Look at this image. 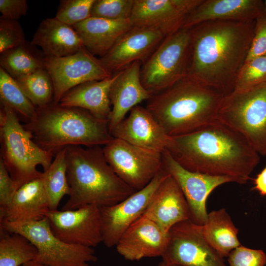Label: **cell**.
<instances>
[{"mask_svg":"<svg viewBox=\"0 0 266 266\" xmlns=\"http://www.w3.org/2000/svg\"><path fill=\"white\" fill-rule=\"evenodd\" d=\"M224 95L189 77L152 95L146 108L169 137L187 134L218 121Z\"/></svg>","mask_w":266,"mask_h":266,"instance_id":"3957f363","label":"cell"},{"mask_svg":"<svg viewBox=\"0 0 266 266\" xmlns=\"http://www.w3.org/2000/svg\"><path fill=\"white\" fill-rule=\"evenodd\" d=\"M141 66L140 62L136 61L118 71L111 87L109 97L112 107L108 123L110 133L133 107L152 96L141 82Z\"/></svg>","mask_w":266,"mask_h":266,"instance_id":"7402d4cb","label":"cell"},{"mask_svg":"<svg viewBox=\"0 0 266 266\" xmlns=\"http://www.w3.org/2000/svg\"><path fill=\"white\" fill-rule=\"evenodd\" d=\"M230 266H264L266 255L262 250L239 246L232 250L228 256Z\"/></svg>","mask_w":266,"mask_h":266,"instance_id":"8d00e7d4","label":"cell"},{"mask_svg":"<svg viewBox=\"0 0 266 266\" xmlns=\"http://www.w3.org/2000/svg\"><path fill=\"white\" fill-rule=\"evenodd\" d=\"M265 16L262 0H204L186 17L182 29L207 21H253Z\"/></svg>","mask_w":266,"mask_h":266,"instance_id":"44dd1931","label":"cell"},{"mask_svg":"<svg viewBox=\"0 0 266 266\" xmlns=\"http://www.w3.org/2000/svg\"><path fill=\"white\" fill-rule=\"evenodd\" d=\"M165 38L157 30L133 27L100 59L112 73L123 70L136 61L140 62L142 65Z\"/></svg>","mask_w":266,"mask_h":266,"instance_id":"e0dca14e","label":"cell"},{"mask_svg":"<svg viewBox=\"0 0 266 266\" xmlns=\"http://www.w3.org/2000/svg\"><path fill=\"white\" fill-rule=\"evenodd\" d=\"M166 150L187 170L229 177L240 184L249 180L260 161V154L240 134L218 120L170 137Z\"/></svg>","mask_w":266,"mask_h":266,"instance_id":"7a4b0ae2","label":"cell"},{"mask_svg":"<svg viewBox=\"0 0 266 266\" xmlns=\"http://www.w3.org/2000/svg\"><path fill=\"white\" fill-rule=\"evenodd\" d=\"M168 233L142 215L124 233L116 247L118 253L129 261L162 257L167 245Z\"/></svg>","mask_w":266,"mask_h":266,"instance_id":"ac0fdd59","label":"cell"},{"mask_svg":"<svg viewBox=\"0 0 266 266\" xmlns=\"http://www.w3.org/2000/svg\"><path fill=\"white\" fill-rule=\"evenodd\" d=\"M17 190L14 181L0 158V209L8 206Z\"/></svg>","mask_w":266,"mask_h":266,"instance_id":"f35d334b","label":"cell"},{"mask_svg":"<svg viewBox=\"0 0 266 266\" xmlns=\"http://www.w3.org/2000/svg\"><path fill=\"white\" fill-rule=\"evenodd\" d=\"M115 173L135 191L147 185L162 167V153L113 137L102 148Z\"/></svg>","mask_w":266,"mask_h":266,"instance_id":"30bf717a","label":"cell"},{"mask_svg":"<svg viewBox=\"0 0 266 266\" xmlns=\"http://www.w3.org/2000/svg\"><path fill=\"white\" fill-rule=\"evenodd\" d=\"M112 136L135 146L162 153L170 137L146 108L137 105L110 132Z\"/></svg>","mask_w":266,"mask_h":266,"instance_id":"d6986e66","label":"cell"},{"mask_svg":"<svg viewBox=\"0 0 266 266\" xmlns=\"http://www.w3.org/2000/svg\"><path fill=\"white\" fill-rule=\"evenodd\" d=\"M0 226V230L27 237L37 249L34 261L38 263L48 266H81L97 260L93 248L69 244L57 237L46 217L28 223L3 221Z\"/></svg>","mask_w":266,"mask_h":266,"instance_id":"9c48e42d","label":"cell"},{"mask_svg":"<svg viewBox=\"0 0 266 266\" xmlns=\"http://www.w3.org/2000/svg\"><path fill=\"white\" fill-rule=\"evenodd\" d=\"M217 119L240 134L260 155H266V82L224 96Z\"/></svg>","mask_w":266,"mask_h":266,"instance_id":"52a82bcc","label":"cell"},{"mask_svg":"<svg viewBox=\"0 0 266 266\" xmlns=\"http://www.w3.org/2000/svg\"><path fill=\"white\" fill-rule=\"evenodd\" d=\"M118 74V71L106 79L80 84L67 92L59 103L63 106L85 109L108 124L112 111L110 90Z\"/></svg>","mask_w":266,"mask_h":266,"instance_id":"cb8c5ba5","label":"cell"},{"mask_svg":"<svg viewBox=\"0 0 266 266\" xmlns=\"http://www.w3.org/2000/svg\"><path fill=\"white\" fill-rule=\"evenodd\" d=\"M28 9L26 0H0V12L2 18L18 20L26 15Z\"/></svg>","mask_w":266,"mask_h":266,"instance_id":"ab89813d","label":"cell"},{"mask_svg":"<svg viewBox=\"0 0 266 266\" xmlns=\"http://www.w3.org/2000/svg\"><path fill=\"white\" fill-rule=\"evenodd\" d=\"M15 79L36 108L45 107L53 102V84L51 76L45 67Z\"/></svg>","mask_w":266,"mask_h":266,"instance_id":"4dcf8cb0","label":"cell"},{"mask_svg":"<svg viewBox=\"0 0 266 266\" xmlns=\"http://www.w3.org/2000/svg\"><path fill=\"white\" fill-rule=\"evenodd\" d=\"M265 82H266V56L244 62L237 74L234 90H248Z\"/></svg>","mask_w":266,"mask_h":266,"instance_id":"d6a6232c","label":"cell"},{"mask_svg":"<svg viewBox=\"0 0 266 266\" xmlns=\"http://www.w3.org/2000/svg\"><path fill=\"white\" fill-rule=\"evenodd\" d=\"M162 166L181 189L189 206L190 220L200 226L204 224L207 218L206 202L210 194L223 184L235 183L229 177L210 175L187 170L166 150L162 153Z\"/></svg>","mask_w":266,"mask_h":266,"instance_id":"9a60e30c","label":"cell"},{"mask_svg":"<svg viewBox=\"0 0 266 266\" xmlns=\"http://www.w3.org/2000/svg\"><path fill=\"white\" fill-rule=\"evenodd\" d=\"M256 21H207L189 29L192 50L189 77L224 96L234 89L246 61Z\"/></svg>","mask_w":266,"mask_h":266,"instance_id":"6da1fadb","label":"cell"},{"mask_svg":"<svg viewBox=\"0 0 266 266\" xmlns=\"http://www.w3.org/2000/svg\"><path fill=\"white\" fill-rule=\"evenodd\" d=\"M45 68L52 80L53 103H59L64 95L82 83L111 77V73L100 58L85 46L77 53L63 57H45Z\"/></svg>","mask_w":266,"mask_h":266,"instance_id":"8fae6325","label":"cell"},{"mask_svg":"<svg viewBox=\"0 0 266 266\" xmlns=\"http://www.w3.org/2000/svg\"><path fill=\"white\" fill-rule=\"evenodd\" d=\"M66 161L70 192L61 210L112 205L136 191L115 173L99 146H67Z\"/></svg>","mask_w":266,"mask_h":266,"instance_id":"277c9868","label":"cell"},{"mask_svg":"<svg viewBox=\"0 0 266 266\" xmlns=\"http://www.w3.org/2000/svg\"><path fill=\"white\" fill-rule=\"evenodd\" d=\"M34 47L27 42L0 53V67L14 79L44 68L45 56Z\"/></svg>","mask_w":266,"mask_h":266,"instance_id":"83f0119b","label":"cell"},{"mask_svg":"<svg viewBox=\"0 0 266 266\" xmlns=\"http://www.w3.org/2000/svg\"><path fill=\"white\" fill-rule=\"evenodd\" d=\"M202 232L206 241L223 258L241 245L237 237L238 229L224 208L208 213Z\"/></svg>","mask_w":266,"mask_h":266,"instance_id":"4316f807","label":"cell"},{"mask_svg":"<svg viewBox=\"0 0 266 266\" xmlns=\"http://www.w3.org/2000/svg\"><path fill=\"white\" fill-rule=\"evenodd\" d=\"M169 174L163 167L145 187L115 204L100 207L102 242L116 246L124 233L144 213L155 191Z\"/></svg>","mask_w":266,"mask_h":266,"instance_id":"4fadbf2b","label":"cell"},{"mask_svg":"<svg viewBox=\"0 0 266 266\" xmlns=\"http://www.w3.org/2000/svg\"><path fill=\"white\" fill-rule=\"evenodd\" d=\"M143 215L166 233L177 224L190 219L186 198L179 184L170 174L157 188Z\"/></svg>","mask_w":266,"mask_h":266,"instance_id":"ffe728a7","label":"cell"},{"mask_svg":"<svg viewBox=\"0 0 266 266\" xmlns=\"http://www.w3.org/2000/svg\"><path fill=\"white\" fill-rule=\"evenodd\" d=\"M24 127L39 146L53 155L69 146H104L113 138L108 124L89 111L53 102L37 108Z\"/></svg>","mask_w":266,"mask_h":266,"instance_id":"5b68a950","label":"cell"},{"mask_svg":"<svg viewBox=\"0 0 266 266\" xmlns=\"http://www.w3.org/2000/svg\"><path fill=\"white\" fill-rule=\"evenodd\" d=\"M191 50L189 29H181L166 37L141 66L140 80L145 89L153 95L186 77Z\"/></svg>","mask_w":266,"mask_h":266,"instance_id":"ba28073f","label":"cell"},{"mask_svg":"<svg viewBox=\"0 0 266 266\" xmlns=\"http://www.w3.org/2000/svg\"><path fill=\"white\" fill-rule=\"evenodd\" d=\"M157 266H181L168 264V263L162 261Z\"/></svg>","mask_w":266,"mask_h":266,"instance_id":"7bdbcfd3","label":"cell"},{"mask_svg":"<svg viewBox=\"0 0 266 266\" xmlns=\"http://www.w3.org/2000/svg\"><path fill=\"white\" fill-rule=\"evenodd\" d=\"M95 0H62L55 18L71 27L91 17Z\"/></svg>","mask_w":266,"mask_h":266,"instance_id":"e575fe53","label":"cell"},{"mask_svg":"<svg viewBox=\"0 0 266 266\" xmlns=\"http://www.w3.org/2000/svg\"><path fill=\"white\" fill-rule=\"evenodd\" d=\"M41 178L48 200L50 210H58L59 203L70 190L66 174V148L58 152Z\"/></svg>","mask_w":266,"mask_h":266,"instance_id":"f1b7e54d","label":"cell"},{"mask_svg":"<svg viewBox=\"0 0 266 266\" xmlns=\"http://www.w3.org/2000/svg\"><path fill=\"white\" fill-rule=\"evenodd\" d=\"M254 183L255 189L262 195L266 196V166L257 175Z\"/></svg>","mask_w":266,"mask_h":266,"instance_id":"60d3db41","label":"cell"},{"mask_svg":"<svg viewBox=\"0 0 266 266\" xmlns=\"http://www.w3.org/2000/svg\"><path fill=\"white\" fill-rule=\"evenodd\" d=\"M23 28L17 20L0 17V54L25 44Z\"/></svg>","mask_w":266,"mask_h":266,"instance_id":"d590c367","label":"cell"},{"mask_svg":"<svg viewBox=\"0 0 266 266\" xmlns=\"http://www.w3.org/2000/svg\"><path fill=\"white\" fill-rule=\"evenodd\" d=\"M264 3H265V10H266V0L264 1Z\"/></svg>","mask_w":266,"mask_h":266,"instance_id":"ee69618b","label":"cell"},{"mask_svg":"<svg viewBox=\"0 0 266 266\" xmlns=\"http://www.w3.org/2000/svg\"><path fill=\"white\" fill-rule=\"evenodd\" d=\"M49 210L40 176L24 184L17 190L8 206L0 209V223L36 222L45 218Z\"/></svg>","mask_w":266,"mask_h":266,"instance_id":"603a6c76","label":"cell"},{"mask_svg":"<svg viewBox=\"0 0 266 266\" xmlns=\"http://www.w3.org/2000/svg\"><path fill=\"white\" fill-rule=\"evenodd\" d=\"M134 0H95L91 17L109 20L131 18Z\"/></svg>","mask_w":266,"mask_h":266,"instance_id":"836d02e7","label":"cell"},{"mask_svg":"<svg viewBox=\"0 0 266 266\" xmlns=\"http://www.w3.org/2000/svg\"><path fill=\"white\" fill-rule=\"evenodd\" d=\"M46 217L54 234L67 244L93 248L102 242L101 215L98 206L49 210Z\"/></svg>","mask_w":266,"mask_h":266,"instance_id":"5bb4252c","label":"cell"},{"mask_svg":"<svg viewBox=\"0 0 266 266\" xmlns=\"http://www.w3.org/2000/svg\"><path fill=\"white\" fill-rule=\"evenodd\" d=\"M1 233L0 266H21L34 261L37 249L27 237L17 233Z\"/></svg>","mask_w":266,"mask_h":266,"instance_id":"f546056e","label":"cell"},{"mask_svg":"<svg viewBox=\"0 0 266 266\" xmlns=\"http://www.w3.org/2000/svg\"><path fill=\"white\" fill-rule=\"evenodd\" d=\"M72 27L85 47L93 55L100 58L133 25L131 19L114 20L90 17Z\"/></svg>","mask_w":266,"mask_h":266,"instance_id":"484cf974","label":"cell"},{"mask_svg":"<svg viewBox=\"0 0 266 266\" xmlns=\"http://www.w3.org/2000/svg\"><path fill=\"white\" fill-rule=\"evenodd\" d=\"M31 43L40 47L45 56L53 57L69 56L84 47L74 28L55 17L41 21Z\"/></svg>","mask_w":266,"mask_h":266,"instance_id":"d4e9b609","label":"cell"},{"mask_svg":"<svg viewBox=\"0 0 266 266\" xmlns=\"http://www.w3.org/2000/svg\"><path fill=\"white\" fill-rule=\"evenodd\" d=\"M162 261L181 266H226L224 258L205 239L202 226L190 219L170 230Z\"/></svg>","mask_w":266,"mask_h":266,"instance_id":"7c38bea8","label":"cell"},{"mask_svg":"<svg viewBox=\"0 0 266 266\" xmlns=\"http://www.w3.org/2000/svg\"><path fill=\"white\" fill-rule=\"evenodd\" d=\"M265 56H266V16L256 20L254 34L246 61Z\"/></svg>","mask_w":266,"mask_h":266,"instance_id":"74e56055","label":"cell"},{"mask_svg":"<svg viewBox=\"0 0 266 266\" xmlns=\"http://www.w3.org/2000/svg\"><path fill=\"white\" fill-rule=\"evenodd\" d=\"M204 0H134L133 27L149 28L165 37L182 29L186 17Z\"/></svg>","mask_w":266,"mask_h":266,"instance_id":"2e32d148","label":"cell"},{"mask_svg":"<svg viewBox=\"0 0 266 266\" xmlns=\"http://www.w3.org/2000/svg\"><path fill=\"white\" fill-rule=\"evenodd\" d=\"M21 266H48L36 262L34 261L29 262Z\"/></svg>","mask_w":266,"mask_h":266,"instance_id":"b9f144b4","label":"cell"},{"mask_svg":"<svg viewBox=\"0 0 266 266\" xmlns=\"http://www.w3.org/2000/svg\"><path fill=\"white\" fill-rule=\"evenodd\" d=\"M88 266L87 265H83V266Z\"/></svg>","mask_w":266,"mask_h":266,"instance_id":"f6af8a7d","label":"cell"},{"mask_svg":"<svg viewBox=\"0 0 266 266\" xmlns=\"http://www.w3.org/2000/svg\"><path fill=\"white\" fill-rule=\"evenodd\" d=\"M0 103L4 104L29 121L35 115L37 108L29 100L15 79L0 67Z\"/></svg>","mask_w":266,"mask_h":266,"instance_id":"1f68e13d","label":"cell"},{"mask_svg":"<svg viewBox=\"0 0 266 266\" xmlns=\"http://www.w3.org/2000/svg\"><path fill=\"white\" fill-rule=\"evenodd\" d=\"M0 104V159L18 190L40 177L42 172L37 170V166L46 170L52 162L53 155L34 142L32 133L21 124L13 109Z\"/></svg>","mask_w":266,"mask_h":266,"instance_id":"8992f818","label":"cell"}]
</instances>
